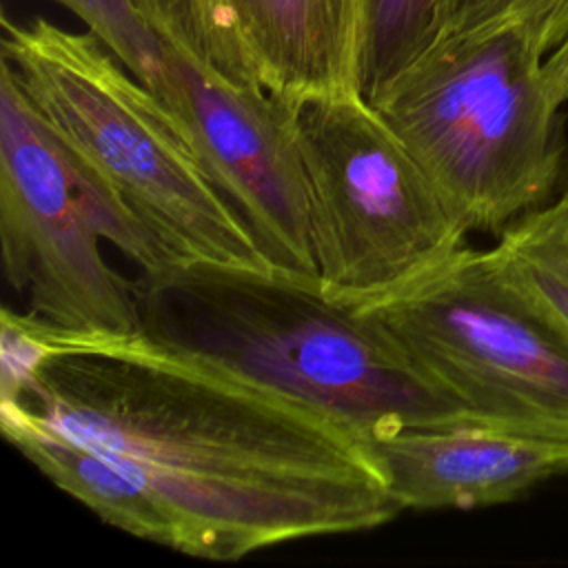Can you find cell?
<instances>
[{
  "mask_svg": "<svg viewBox=\"0 0 568 568\" xmlns=\"http://www.w3.org/2000/svg\"><path fill=\"white\" fill-rule=\"evenodd\" d=\"M0 322V402L146 486L178 530V552L235 561L402 513L364 444L313 406L142 333L67 331L9 306Z\"/></svg>",
  "mask_w": 568,
  "mask_h": 568,
  "instance_id": "1",
  "label": "cell"
},
{
  "mask_svg": "<svg viewBox=\"0 0 568 568\" xmlns=\"http://www.w3.org/2000/svg\"><path fill=\"white\" fill-rule=\"evenodd\" d=\"M158 346L328 415L359 442L475 422L357 308L275 266L169 262L135 280Z\"/></svg>",
  "mask_w": 568,
  "mask_h": 568,
  "instance_id": "2",
  "label": "cell"
},
{
  "mask_svg": "<svg viewBox=\"0 0 568 568\" xmlns=\"http://www.w3.org/2000/svg\"><path fill=\"white\" fill-rule=\"evenodd\" d=\"M2 60L82 173L173 262L273 266L173 113L91 31L4 16Z\"/></svg>",
  "mask_w": 568,
  "mask_h": 568,
  "instance_id": "3",
  "label": "cell"
},
{
  "mask_svg": "<svg viewBox=\"0 0 568 568\" xmlns=\"http://www.w3.org/2000/svg\"><path fill=\"white\" fill-rule=\"evenodd\" d=\"M544 53L515 27L442 36L373 102L468 231L501 233L566 171Z\"/></svg>",
  "mask_w": 568,
  "mask_h": 568,
  "instance_id": "4",
  "label": "cell"
},
{
  "mask_svg": "<svg viewBox=\"0 0 568 568\" xmlns=\"http://www.w3.org/2000/svg\"><path fill=\"white\" fill-rule=\"evenodd\" d=\"M100 240L140 271L164 248L89 182L40 115L11 64H0V246L27 313L80 333H140L135 280L109 266Z\"/></svg>",
  "mask_w": 568,
  "mask_h": 568,
  "instance_id": "5",
  "label": "cell"
},
{
  "mask_svg": "<svg viewBox=\"0 0 568 568\" xmlns=\"http://www.w3.org/2000/svg\"><path fill=\"white\" fill-rule=\"evenodd\" d=\"M293 111L326 300L366 306L466 246L470 231L364 95L315 98Z\"/></svg>",
  "mask_w": 568,
  "mask_h": 568,
  "instance_id": "6",
  "label": "cell"
},
{
  "mask_svg": "<svg viewBox=\"0 0 568 568\" xmlns=\"http://www.w3.org/2000/svg\"><path fill=\"white\" fill-rule=\"evenodd\" d=\"M357 311L477 424L568 442V333L504 280L488 248L466 244Z\"/></svg>",
  "mask_w": 568,
  "mask_h": 568,
  "instance_id": "7",
  "label": "cell"
},
{
  "mask_svg": "<svg viewBox=\"0 0 568 568\" xmlns=\"http://www.w3.org/2000/svg\"><path fill=\"white\" fill-rule=\"evenodd\" d=\"M151 91L173 113L264 257L275 268L317 280L293 106L262 84L229 80L171 42Z\"/></svg>",
  "mask_w": 568,
  "mask_h": 568,
  "instance_id": "8",
  "label": "cell"
},
{
  "mask_svg": "<svg viewBox=\"0 0 568 568\" xmlns=\"http://www.w3.org/2000/svg\"><path fill=\"white\" fill-rule=\"evenodd\" d=\"M390 499L413 510L506 504L568 475V442L462 422L362 442Z\"/></svg>",
  "mask_w": 568,
  "mask_h": 568,
  "instance_id": "9",
  "label": "cell"
},
{
  "mask_svg": "<svg viewBox=\"0 0 568 568\" xmlns=\"http://www.w3.org/2000/svg\"><path fill=\"white\" fill-rule=\"evenodd\" d=\"M260 84L295 106L359 93V0H229Z\"/></svg>",
  "mask_w": 568,
  "mask_h": 568,
  "instance_id": "10",
  "label": "cell"
},
{
  "mask_svg": "<svg viewBox=\"0 0 568 568\" xmlns=\"http://www.w3.org/2000/svg\"><path fill=\"white\" fill-rule=\"evenodd\" d=\"M0 424L11 446L104 524L178 550V530L171 517L146 486L106 455L53 430L13 402H0Z\"/></svg>",
  "mask_w": 568,
  "mask_h": 568,
  "instance_id": "11",
  "label": "cell"
},
{
  "mask_svg": "<svg viewBox=\"0 0 568 568\" xmlns=\"http://www.w3.org/2000/svg\"><path fill=\"white\" fill-rule=\"evenodd\" d=\"M488 255L532 306L568 333V182L544 206L508 224Z\"/></svg>",
  "mask_w": 568,
  "mask_h": 568,
  "instance_id": "12",
  "label": "cell"
},
{
  "mask_svg": "<svg viewBox=\"0 0 568 568\" xmlns=\"http://www.w3.org/2000/svg\"><path fill=\"white\" fill-rule=\"evenodd\" d=\"M444 0H359V91L373 104L442 33Z\"/></svg>",
  "mask_w": 568,
  "mask_h": 568,
  "instance_id": "13",
  "label": "cell"
},
{
  "mask_svg": "<svg viewBox=\"0 0 568 568\" xmlns=\"http://www.w3.org/2000/svg\"><path fill=\"white\" fill-rule=\"evenodd\" d=\"M138 4L166 42L233 82L260 84L229 0H138Z\"/></svg>",
  "mask_w": 568,
  "mask_h": 568,
  "instance_id": "14",
  "label": "cell"
},
{
  "mask_svg": "<svg viewBox=\"0 0 568 568\" xmlns=\"http://www.w3.org/2000/svg\"><path fill=\"white\" fill-rule=\"evenodd\" d=\"M78 16L89 31L146 87L164 60V38L151 27L138 0H53Z\"/></svg>",
  "mask_w": 568,
  "mask_h": 568,
  "instance_id": "15",
  "label": "cell"
},
{
  "mask_svg": "<svg viewBox=\"0 0 568 568\" xmlns=\"http://www.w3.org/2000/svg\"><path fill=\"white\" fill-rule=\"evenodd\" d=\"M515 24L548 55L568 31V0H444L442 36Z\"/></svg>",
  "mask_w": 568,
  "mask_h": 568,
  "instance_id": "16",
  "label": "cell"
},
{
  "mask_svg": "<svg viewBox=\"0 0 568 568\" xmlns=\"http://www.w3.org/2000/svg\"><path fill=\"white\" fill-rule=\"evenodd\" d=\"M544 78L552 98L564 106L568 102V31L544 58Z\"/></svg>",
  "mask_w": 568,
  "mask_h": 568,
  "instance_id": "17",
  "label": "cell"
},
{
  "mask_svg": "<svg viewBox=\"0 0 568 568\" xmlns=\"http://www.w3.org/2000/svg\"><path fill=\"white\" fill-rule=\"evenodd\" d=\"M564 180L568 182V162H566V171H564V178H561V182H564Z\"/></svg>",
  "mask_w": 568,
  "mask_h": 568,
  "instance_id": "18",
  "label": "cell"
}]
</instances>
